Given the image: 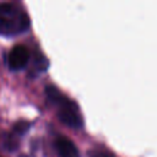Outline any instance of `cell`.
Here are the masks:
<instances>
[{
    "instance_id": "3",
    "label": "cell",
    "mask_w": 157,
    "mask_h": 157,
    "mask_svg": "<svg viewBox=\"0 0 157 157\" xmlns=\"http://www.w3.org/2000/svg\"><path fill=\"white\" fill-rule=\"evenodd\" d=\"M28 60H29V50L27 49V47L22 44L15 45L7 54V65L10 70L13 71L26 67Z\"/></svg>"
},
{
    "instance_id": "2",
    "label": "cell",
    "mask_w": 157,
    "mask_h": 157,
    "mask_svg": "<svg viewBox=\"0 0 157 157\" xmlns=\"http://www.w3.org/2000/svg\"><path fill=\"white\" fill-rule=\"evenodd\" d=\"M29 27V17L25 10L11 2L0 4V34L15 36Z\"/></svg>"
},
{
    "instance_id": "4",
    "label": "cell",
    "mask_w": 157,
    "mask_h": 157,
    "mask_svg": "<svg viewBox=\"0 0 157 157\" xmlns=\"http://www.w3.org/2000/svg\"><path fill=\"white\" fill-rule=\"evenodd\" d=\"M54 146L59 157H80V152L76 145L66 136H58L54 141Z\"/></svg>"
},
{
    "instance_id": "1",
    "label": "cell",
    "mask_w": 157,
    "mask_h": 157,
    "mask_svg": "<svg viewBox=\"0 0 157 157\" xmlns=\"http://www.w3.org/2000/svg\"><path fill=\"white\" fill-rule=\"evenodd\" d=\"M45 94L48 101L55 107L56 115L61 123L72 129L82 128L83 119L81 112L78 109V105L72 99H70L53 85H48L45 87Z\"/></svg>"
}]
</instances>
